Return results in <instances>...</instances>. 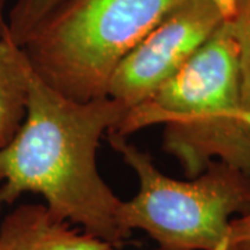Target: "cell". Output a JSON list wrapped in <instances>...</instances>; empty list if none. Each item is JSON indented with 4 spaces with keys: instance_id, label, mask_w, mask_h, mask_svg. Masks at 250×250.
<instances>
[{
    "instance_id": "9a60e30c",
    "label": "cell",
    "mask_w": 250,
    "mask_h": 250,
    "mask_svg": "<svg viewBox=\"0 0 250 250\" xmlns=\"http://www.w3.org/2000/svg\"><path fill=\"white\" fill-rule=\"evenodd\" d=\"M0 34H1V32H0Z\"/></svg>"
},
{
    "instance_id": "7c38bea8",
    "label": "cell",
    "mask_w": 250,
    "mask_h": 250,
    "mask_svg": "<svg viewBox=\"0 0 250 250\" xmlns=\"http://www.w3.org/2000/svg\"><path fill=\"white\" fill-rule=\"evenodd\" d=\"M4 7H6V0H0V32H4V28H6Z\"/></svg>"
},
{
    "instance_id": "6da1fadb",
    "label": "cell",
    "mask_w": 250,
    "mask_h": 250,
    "mask_svg": "<svg viewBox=\"0 0 250 250\" xmlns=\"http://www.w3.org/2000/svg\"><path fill=\"white\" fill-rule=\"evenodd\" d=\"M128 110L108 96L90 102L65 98L29 67L24 121L0 149V207L36 193L56 218L120 248L129 236L120 223L123 199L100 175L96 153Z\"/></svg>"
},
{
    "instance_id": "30bf717a",
    "label": "cell",
    "mask_w": 250,
    "mask_h": 250,
    "mask_svg": "<svg viewBox=\"0 0 250 250\" xmlns=\"http://www.w3.org/2000/svg\"><path fill=\"white\" fill-rule=\"evenodd\" d=\"M250 125V113H243ZM220 250H250V213L233 218Z\"/></svg>"
},
{
    "instance_id": "8992f818",
    "label": "cell",
    "mask_w": 250,
    "mask_h": 250,
    "mask_svg": "<svg viewBox=\"0 0 250 250\" xmlns=\"http://www.w3.org/2000/svg\"><path fill=\"white\" fill-rule=\"evenodd\" d=\"M110 246L56 218L43 203H22L0 221V250H107Z\"/></svg>"
},
{
    "instance_id": "7a4b0ae2",
    "label": "cell",
    "mask_w": 250,
    "mask_h": 250,
    "mask_svg": "<svg viewBox=\"0 0 250 250\" xmlns=\"http://www.w3.org/2000/svg\"><path fill=\"white\" fill-rule=\"evenodd\" d=\"M242 106L238 47L224 21L171 80L128 110L116 134L163 125V149L195 178L221 161L250 177V125Z\"/></svg>"
},
{
    "instance_id": "5b68a950",
    "label": "cell",
    "mask_w": 250,
    "mask_h": 250,
    "mask_svg": "<svg viewBox=\"0 0 250 250\" xmlns=\"http://www.w3.org/2000/svg\"><path fill=\"white\" fill-rule=\"evenodd\" d=\"M224 22L210 0H185L118 64L107 96L131 108L171 80Z\"/></svg>"
},
{
    "instance_id": "52a82bcc",
    "label": "cell",
    "mask_w": 250,
    "mask_h": 250,
    "mask_svg": "<svg viewBox=\"0 0 250 250\" xmlns=\"http://www.w3.org/2000/svg\"><path fill=\"white\" fill-rule=\"evenodd\" d=\"M28 64L22 49L0 34V149L17 134L27 111Z\"/></svg>"
},
{
    "instance_id": "ba28073f",
    "label": "cell",
    "mask_w": 250,
    "mask_h": 250,
    "mask_svg": "<svg viewBox=\"0 0 250 250\" xmlns=\"http://www.w3.org/2000/svg\"><path fill=\"white\" fill-rule=\"evenodd\" d=\"M65 0H16L6 17L4 34L17 46L35 31L38 25Z\"/></svg>"
},
{
    "instance_id": "4fadbf2b",
    "label": "cell",
    "mask_w": 250,
    "mask_h": 250,
    "mask_svg": "<svg viewBox=\"0 0 250 250\" xmlns=\"http://www.w3.org/2000/svg\"><path fill=\"white\" fill-rule=\"evenodd\" d=\"M107 250H116V248H108ZM157 250H161V249H157Z\"/></svg>"
},
{
    "instance_id": "277c9868",
    "label": "cell",
    "mask_w": 250,
    "mask_h": 250,
    "mask_svg": "<svg viewBox=\"0 0 250 250\" xmlns=\"http://www.w3.org/2000/svg\"><path fill=\"white\" fill-rule=\"evenodd\" d=\"M108 143L134 171L138 193L123 200L125 232H146L161 250H220L233 218L250 213V177L221 161L189 181L161 172L150 154L108 132Z\"/></svg>"
},
{
    "instance_id": "3957f363",
    "label": "cell",
    "mask_w": 250,
    "mask_h": 250,
    "mask_svg": "<svg viewBox=\"0 0 250 250\" xmlns=\"http://www.w3.org/2000/svg\"><path fill=\"white\" fill-rule=\"evenodd\" d=\"M185 0H65L21 49L31 70L75 102L107 98L110 80L135 46Z\"/></svg>"
},
{
    "instance_id": "5bb4252c",
    "label": "cell",
    "mask_w": 250,
    "mask_h": 250,
    "mask_svg": "<svg viewBox=\"0 0 250 250\" xmlns=\"http://www.w3.org/2000/svg\"><path fill=\"white\" fill-rule=\"evenodd\" d=\"M1 181H3V177H1V174H0V184H1Z\"/></svg>"
},
{
    "instance_id": "8fae6325",
    "label": "cell",
    "mask_w": 250,
    "mask_h": 250,
    "mask_svg": "<svg viewBox=\"0 0 250 250\" xmlns=\"http://www.w3.org/2000/svg\"><path fill=\"white\" fill-rule=\"evenodd\" d=\"M210 1L220 11V14L223 16L224 21H228L229 18L232 17L233 10H235V6H236V1L238 0H210Z\"/></svg>"
},
{
    "instance_id": "9c48e42d",
    "label": "cell",
    "mask_w": 250,
    "mask_h": 250,
    "mask_svg": "<svg viewBox=\"0 0 250 250\" xmlns=\"http://www.w3.org/2000/svg\"><path fill=\"white\" fill-rule=\"evenodd\" d=\"M228 25L238 47L242 106L250 113V0H238Z\"/></svg>"
}]
</instances>
